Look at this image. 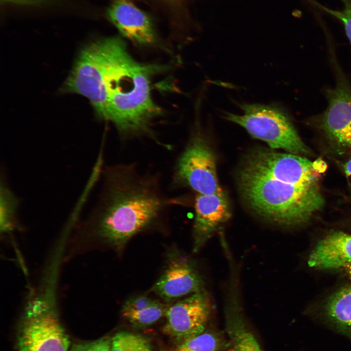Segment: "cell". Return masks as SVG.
Listing matches in <instances>:
<instances>
[{
	"label": "cell",
	"mask_w": 351,
	"mask_h": 351,
	"mask_svg": "<svg viewBox=\"0 0 351 351\" xmlns=\"http://www.w3.org/2000/svg\"><path fill=\"white\" fill-rule=\"evenodd\" d=\"M102 174L98 202L75 231L70 248L75 254L90 250L98 242L121 251L169 207L183 203V198L164 195L159 176L141 172L136 164L107 166Z\"/></svg>",
	"instance_id": "1"
},
{
	"label": "cell",
	"mask_w": 351,
	"mask_h": 351,
	"mask_svg": "<svg viewBox=\"0 0 351 351\" xmlns=\"http://www.w3.org/2000/svg\"><path fill=\"white\" fill-rule=\"evenodd\" d=\"M312 162L301 155L259 149L245 159L238 176L249 208L281 226L303 223L324 206Z\"/></svg>",
	"instance_id": "2"
},
{
	"label": "cell",
	"mask_w": 351,
	"mask_h": 351,
	"mask_svg": "<svg viewBox=\"0 0 351 351\" xmlns=\"http://www.w3.org/2000/svg\"><path fill=\"white\" fill-rule=\"evenodd\" d=\"M106 96L105 120L124 137L147 134L151 121L161 114L152 99L151 79L165 66L136 61L119 37L102 39Z\"/></svg>",
	"instance_id": "3"
},
{
	"label": "cell",
	"mask_w": 351,
	"mask_h": 351,
	"mask_svg": "<svg viewBox=\"0 0 351 351\" xmlns=\"http://www.w3.org/2000/svg\"><path fill=\"white\" fill-rule=\"evenodd\" d=\"M241 115L225 114L226 119L243 128L254 138L265 142L271 148L304 155L309 153L290 118L280 107L259 103L241 105Z\"/></svg>",
	"instance_id": "4"
},
{
	"label": "cell",
	"mask_w": 351,
	"mask_h": 351,
	"mask_svg": "<svg viewBox=\"0 0 351 351\" xmlns=\"http://www.w3.org/2000/svg\"><path fill=\"white\" fill-rule=\"evenodd\" d=\"M214 154L200 132L194 133L176 161L172 177L174 187L187 188L196 195L222 190L219 185Z\"/></svg>",
	"instance_id": "5"
},
{
	"label": "cell",
	"mask_w": 351,
	"mask_h": 351,
	"mask_svg": "<svg viewBox=\"0 0 351 351\" xmlns=\"http://www.w3.org/2000/svg\"><path fill=\"white\" fill-rule=\"evenodd\" d=\"M19 351H69L70 341L55 311L43 304L26 311L18 335Z\"/></svg>",
	"instance_id": "6"
},
{
	"label": "cell",
	"mask_w": 351,
	"mask_h": 351,
	"mask_svg": "<svg viewBox=\"0 0 351 351\" xmlns=\"http://www.w3.org/2000/svg\"><path fill=\"white\" fill-rule=\"evenodd\" d=\"M211 310L205 290L193 293L167 307L163 332L179 343L198 335L204 331Z\"/></svg>",
	"instance_id": "7"
},
{
	"label": "cell",
	"mask_w": 351,
	"mask_h": 351,
	"mask_svg": "<svg viewBox=\"0 0 351 351\" xmlns=\"http://www.w3.org/2000/svg\"><path fill=\"white\" fill-rule=\"evenodd\" d=\"M327 106L319 117V127L340 149L351 148V86L338 73L335 86L326 93Z\"/></svg>",
	"instance_id": "8"
},
{
	"label": "cell",
	"mask_w": 351,
	"mask_h": 351,
	"mask_svg": "<svg viewBox=\"0 0 351 351\" xmlns=\"http://www.w3.org/2000/svg\"><path fill=\"white\" fill-rule=\"evenodd\" d=\"M229 266L224 313L230 351H264L250 331L244 315L238 265L235 262L230 261Z\"/></svg>",
	"instance_id": "9"
},
{
	"label": "cell",
	"mask_w": 351,
	"mask_h": 351,
	"mask_svg": "<svg viewBox=\"0 0 351 351\" xmlns=\"http://www.w3.org/2000/svg\"><path fill=\"white\" fill-rule=\"evenodd\" d=\"M193 227V252H198L230 217V209L222 190L195 196Z\"/></svg>",
	"instance_id": "10"
},
{
	"label": "cell",
	"mask_w": 351,
	"mask_h": 351,
	"mask_svg": "<svg viewBox=\"0 0 351 351\" xmlns=\"http://www.w3.org/2000/svg\"><path fill=\"white\" fill-rule=\"evenodd\" d=\"M151 291L169 301L205 291L203 280L187 259H174L155 283Z\"/></svg>",
	"instance_id": "11"
},
{
	"label": "cell",
	"mask_w": 351,
	"mask_h": 351,
	"mask_svg": "<svg viewBox=\"0 0 351 351\" xmlns=\"http://www.w3.org/2000/svg\"><path fill=\"white\" fill-rule=\"evenodd\" d=\"M106 15L121 34L133 42L147 45L155 40L150 18L133 4L126 1H117L108 8Z\"/></svg>",
	"instance_id": "12"
},
{
	"label": "cell",
	"mask_w": 351,
	"mask_h": 351,
	"mask_svg": "<svg viewBox=\"0 0 351 351\" xmlns=\"http://www.w3.org/2000/svg\"><path fill=\"white\" fill-rule=\"evenodd\" d=\"M308 263L312 268L323 270L351 264V234L337 232L328 235L316 244Z\"/></svg>",
	"instance_id": "13"
},
{
	"label": "cell",
	"mask_w": 351,
	"mask_h": 351,
	"mask_svg": "<svg viewBox=\"0 0 351 351\" xmlns=\"http://www.w3.org/2000/svg\"><path fill=\"white\" fill-rule=\"evenodd\" d=\"M328 318L344 332L351 334V285L333 293L325 307Z\"/></svg>",
	"instance_id": "14"
},
{
	"label": "cell",
	"mask_w": 351,
	"mask_h": 351,
	"mask_svg": "<svg viewBox=\"0 0 351 351\" xmlns=\"http://www.w3.org/2000/svg\"><path fill=\"white\" fill-rule=\"evenodd\" d=\"M20 201L1 176L0 186V228L4 232L12 230L16 224V214Z\"/></svg>",
	"instance_id": "15"
},
{
	"label": "cell",
	"mask_w": 351,
	"mask_h": 351,
	"mask_svg": "<svg viewBox=\"0 0 351 351\" xmlns=\"http://www.w3.org/2000/svg\"><path fill=\"white\" fill-rule=\"evenodd\" d=\"M168 307L159 301L140 310H122V316L133 326L144 327L151 325L165 316Z\"/></svg>",
	"instance_id": "16"
},
{
	"label": "cell",
	"mask_w": 351,
	"mask_h": 351,
	"mask_svg": "<svg viewBox=\"0 0 351 351\" xmlns=\"http://www.w3.org/2000/svg\"><path fill=\"white\" fill-rule=\"evenodd\" d=\"M222 340L211 332H202L179 343L173 351H220Z\"/></svg>",
	"instance_id": "17"
},
{
	"label": "cell",
	"mask_w": 351,
	"mask_h": 351,
	"mask_svg": "<svg viewBox=\"0 0 351 351\" xmlns=\"http://www.w3.org/2000/svg\"><path fill=\"white\" fill-rule=\"evenodd\" d=\"M149 345L148 340L136 334L121 332L111 339L110 351H140Z\"/></svg>",
	"instance_id": "18"
},
{
	"label": "cell",
	"mask_w": 351,
	"mask_h": 351,
	"mask_svg": "<svg viewBox=\"0 0 351 351\" xmlns=\"http://www.w3.org/2000/svg\"><path fill=\"white\" fill-rule=\"evenodd\" d=\"M310 1L317 8L338 20L342 23L351 45V0H341L343 8L339 10L327 8L314 0Z\"/></svg>",
	"instance_id": "19"
},
{
	"label": "cell",
	"mask_w": 351,
	"mask_h": 351,
	"mask_svg": "<svg viewBox=\"0 0 351 351\" xmlns=\"http://www.w3.org/2000/svg\"><path fill=\"white\" fill-rule=\"evenodd\" d=\"M111 339L102 337L95 341L73 345L69 351H110Z\"/></svg>",
	"instance_id": "20"
},
{
	"label": "cell",
	"mask_w": 351,
	"mask_h": 351,
	"mask_svg": "<svg viewBox=\"0 0 351 351\" xmlns=\"http://www.w3.org/2000/svg\"><path fill=\"white\" fill-rule=\"evenodd\" d=\"M157 301L144 295L135 296L127 300L123 305L122 310H140L150 307Z\"/></svg>",
	"instance_id": "21"
},
{
	"label": "cell",
	"mask_w": 351,
	"mask_h": 351,
	"mask_svg": "<svg viewBox=\"0 0 351 351\" xmlns=\"http://www.w3.org/2000/svg\"><path fill=\"white\" fill-rule=\"evenodd\" d=\"M343 167L344 173L351 188V156L344 163Z\"/></svg>",
	"instance_id": "22"
},
{
	"label": "cell",
	"mask_w": 351,
	"mask_h": 351,
	"mask_svg": "<svg viewBox=\"0 0 351 351\" xmlns=\"http://www.w3.org/2000/svg\"><path fill=\"white\" fill-rule=\"evenodd\" d=\"M345 268L347 270L348 273L351 277V264L346 266Z\"/></svg>",
	"instance_id": "23"
},
{
	"label": "cell",
	"mask_w": 351,
	"mask_h": 351,
	"mask_svg": "<svg viewBox=\"0 0 351 351\" xmlns=\"http://www.w3.org/2000/svg\"><path fill=\"white\" fill-rule=\"evenodd\" d=\"M140 351H153L151 350L149 345L147 346L142 349Z\"/></svg>",
	"instance_id": "24"
},
{
	"label": "cell",
	"mask_w": 351,
	"mask_h": 351,
	"mask_svg": "<svg viewBox=\"0 0 351 351\" xmlns=\"http://www.w3.org/2000/svg\"><path fill=\"white\" fill-rule=\"evenodd\" d=\"M127 0H118V1H126Z\"/></svg>",
	"instance_id": "25"
}]
</instances>
